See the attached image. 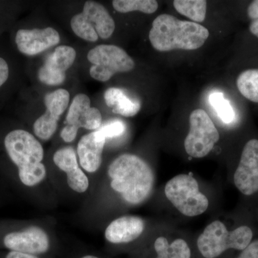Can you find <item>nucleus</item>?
I'll return each mask as SVG.
<instances>
[{
    "instance_id": "39448f33",
    "label": "nucleus",
    "mask_w": 258,
    "mask_h": 258,
    "mask_svg": "<svg viewBox=\"0 0 258 258\" xmlns=\"http://www.w3.org/2000/svg\"><path fill=\"white\" fill-rule=\"evenodd\" d=\"M73 32L80 38L88 42L98 41L109 38L114 32V20L101 3L87 1L83 11L74 15L71 20Z\"/></svg>"
},
{
    "instance_id": "aec40b11",
    "label": "nucleus",
    "mask_w": 258,
    "mask_h": 258,
    "mask_svg": "<svg viewBox=\"0 0 258 258\" xmlns=\"http://www.w3.org/2000/svg\"><path fill=\"white\" fill-rule=\"evenodd\" d=\"M173 5L179 14L189 18L194 23H202L206 18L208 4L205 0H175Z\"/></svg>"
},
{
    "instance_id": "9d476101",
    "label": "nucleus",
    "mask_w": 258,
    "mask_h": 258,
    "mask_svg": "<svg viewBox=\"0 0 258 258\" xmlns=\"http://www.w3.org/2000/svg\"><path fill=\"white\" fill-rule=\"evenodd\" d=\"M46 110L33 123L35 135L43 141L50 140L57 128L60 116L69 107L70 93L66 89H57L47 93L44 99Z\"/></svg>"
},
{
    "instance_id": "b1692460",
    "label": "nucleus",
    "mask_w": 258,
    "mask_h": 258,
    "mask_svg": "<svg viewBox=\"0 0 258 258\" xmlns=\"http://www.w3.org/2000/svg\"><path fill=\"white\" fill-rule=\"evenodd\" d=\"M13 79V67L10 60L0 54V93L6 89Z\"/></svg>"
},
{
    "instance_id": "a211bd4d",
    "label": "nucleus",
    "mask_w": 258,
    "mask_h": 258,
    "mask_svg": "<svg viewBox=\"0 0 258 258\" xmlns=\"http://www.w3.org/2000/svg\"><path fill=\"white\" fill-rule=\"evenodd\" d=\"M103 97L107 106L112 111L122 116H135L142 108L139 100L132 98L121 88H109L105 91Z\"/></svg>"
},
{
    "instance_id": "1a4fd4ad",
    "label": "nucleus",
    "mask_w": 258,
    "mask_h": 258,
    "mask_svg": "<svg viewBox=\"0 0 258 258\" xmlns=\"http://www.w3.org/2000/svg\"><path fill=\"white\" fill-rule=\"evenodd\" d=\"M102 120L101 111L91 106L89 97L79 93L74 97L69 106L66 125L61 131V138L66 143H71L77 137L79 128L98 130L101 127Z\"/></svg>"
},
{
    "instance_id": "f257e3e1",
    "label": "nucleus",
    "mask_w": 258,
    "mask_h": 258,
    "mask_svg": "<svg viewBox=\"0 0 258 258\" xmlns=\"http://www.w3.org/2000/svg\"><path fill=\"white\" fill-rule=\"evenodd\" d=\"M111 186L131 205H139L150 196L154 174L147 161L135 154H124L112 161L108 168Z\"/></svg>"
},
{
    "instance_id": "a878e982",
    "label": "nucleus",
    "mask_w": 258,
    "mask_h": 258,
    "mask_svg": "<svg viewBox=\"0 0 258 258\" xmlns=\"http://www.w3.org/2000/svg\"><path fill=\"white\" fill-rule=\"evenodd\" d=\"M237 258H258V240L250 242Z\"/></svg>"
},
{
    "instance_id": "c85d7f7f",
    "label": "nucleus",
    "mask_w": 258,
    "mask_h": 258,
    "mask_svg": "<svg viewBox=\"0 0 258 258\" xmlns=\"http://www.w3.org/2000/svg\"><path fill=\"white\" fill-rule=\"evenodd\" d=\"M249 31L254 36L258 37V19L251 22L250 25H249Z\"/></svg>"
},
{
    "instance_id": "6e6552de",
    "label": "nucleus",
    "mask_w": 258,
    "mask_h": 258,
    "mask_svg": "<svg viewBox=\"0 0 258 258\" xmlns=\"http://www.w3.org/2000/svg\"><path fill=\"white\" fill-rule=\"evenodd\" d=\"M219 140L220 134L208 113L200 108L191 112L189 134L184 140L188 155L194 158L206 157Z\"/></svg>"
},
{
    "instance_id": "2eb2a0df",
    "label": "nucleus",
    "mask_w": 258,
    "mask_h": 258,
    "mask_svg": "<svg viewBox=\"0 0 258 258\" xmlns=\"http://www.w3.org/2000/svg\"><path fill=\"white\" fill-rule=\"evenodd\" d=\"M56 166L67 175L69 187L78 193L86 192L89 187V180L80 167L77 155L72 147L61 148L53 155Z\"/></svg>"
},
{
    "instance_id": "20e7f679",
    "label": "nucleus",
    "mask_w": 258,
    "mask_h": 258,
    "mask_svg": "<svg viewBox=\"0 0 258 258\" xmlns=\"http://www.w3.org/2000/svg\"><path fill=\"white\" fill-rule=\"evenodd\" d=\"M253 237L247 226H241L229 231L221 221H215L207 226L198 240L200 253L206 258H216L229 249L243 250Z\"/></svg>"
},
{
    "instance_id": "412c9836",
    "label": "nucleus",
    "mask_w": 258,
    "mask_h": 258,
    "mask_svg": "<svg viewBox=\"0 0 258 258\" xmlns=\"http://www.w3.org/2000/svg\"><path fill=\"white\" fill-rule=\"evenodd\" d=\"M237 86L244 98L258 103V69H249L241 73L237 79Z\"/></svg>"
},
{
    "instance_id": "bb28decb",
    "label": "nucleus",
    "mask_w": 258,
    "mask_h": 258,
    "mask_svg": "<svg viewBox=\"0 0 258 258\" xmlns=\"http://www.w3.org/2000/svg\"><path fill=\"white\" fill-rule=\"evenodd\" d=\"M247 15L251 20H255L258 19V0L252 2L247 8Z\"/></svg>"
},
{
    "instance_id": "f3484780",
    "label": "nucleus",
    "mask_w": 258,
    "mask_h": 258,
    "mask_svg": "<svg viewBox=\"0 0 258 258\" xmlns=\"http://www.w3.org/2000/svg\"><path fill=\"white\" fill-rule=\"evenodd\" d=\"M145 229V222L141 217L123 216L115 219L105 231V237L111 243H128L138 239Z\"/></svg>"
},
{
    "instance_id": "7ed1b4c3",
    "label": "nucleus",
    "mask_w": 258,
    "mask_h": 258,
    "mask_svg": "<svg viewBox=\"0 0 258 258\" xmlns=\"http://www.w3.org/2000/svg\"><path fill=\"white\" fill-rule=\"evenodd\" d=\"M3 145L10 161L18 167L24 185L36 186L43 181L47 175L46 167L42 163L44 149L35 136L24 129H13L5 136Z\"/></svg>"
},
{
    "instance_id": "423d86ee",
    "label": "nucleus",
    "mask_w": 258,
    "mask_h": 258,
    "mask_svg": "<svg viewBox=\"0 0 258 258\" xmlns=\"http://www.w3.org/2000/svg\"><path fill=\"white\" fill-rule=\"evenodd\" d=\"M164 191L173 206L185 216H198L208 210V198L200 191L198 181L189 174L173 177L166 183Z\"/></svg>"
},
{
    "instance_id": "9b49d317",
    "label": "nucleus",
    "mask_w": 258,
    "mask_h": 258,
    "mask_svg": "<svg viewBox=\"0 0 258 258\" xmlns=\"http://www.w3.org/2000/svg\"><path fill=\"white\" fill-rule=\"evenodd\" d=\"M76 58V51L69 45H60L47 57L39 69L37 78L47 86H60L66 79V71Z\"/></svg>"
},
{
    "instance_id": "cd10ccee",
    "label": "nucleus",
    "mask_w": 258,
    "mask_h": 258,
    "mask_svg": "<svg viewBox=\"0 0 258 258\" xmlns=\"http://www.w3.org/2000/svg\"><path fill=\"white\" fill-rule=\"evenodd\" d=\"M6 258H38L33 254L21 253V252L11 251L7 255Z\"/></svg>"
},
{
    "instance_id": "dca6fc26",
    "label": "nucleus",
    "mask_w": 258,
    "mask_h": 258,
    "mask_svg": "<svg viewBox=\"0 0 258 258\" xmlns=\"http://www.w3.org/2000/svg\"><path fill=\"white\" fill-rule=\"evenodd\" d=\"M106 139L98 130L83 136L77 147L80 165L88 173H94L99 169L102 155Z\"/></svg>"
},
{
    "instance_id": "f8f14e48",
    "label": "nucleus",
    "mask_w": 258,
    "mask_h": 258,
    "mask_svg": "<svg viewBox=\"0 0 258 258\" xmlns=\"http://www.w3.org/2000/svg\"><path fill=\"white\" fill-rule=\"evenodd\" d=\"M14 42L17 50L26 56H35L55 46L60 36L55 29L19 28L15 32Z\"/></svg>"
},
{
    "instance_id": "0eeeda50",
    "label": "nucleus",
    "mask_w": 258,
    "mask_h": 258,
    "mask_svg": "<svg viewBox=\"0 0 258 258\" xmlns=\"http://www.w3.org/2000/svg\"><path fill=\"white\" fill-rule=\"evenodd\" d=\"M88 60L92 66L90 75L99 82H106L116 74L128 73L135 68V62L121 47L99 45L88 52Z\"/></svg>"
},
{
    "instance_id": "6ab92c4d",
    "label": "nucleus",
    "mask_w": 258,
    "mask_h": 258,
    "mask_svg": "<svg viewBox=\"0 0 258 258\" xmlns=\"http://www.w3.org/2000/svg\"><path fill=\"white\" fill-rule=\"evenodd\" d=\"M157 258H190L191 249L186 241L176 239L169 244L164 237H158L154 242Z\"/></svg>"
},
{
    "instance_id": "c756f323",
    "label": "nucleus",
    "mask_w": 258,
    "mask_h": 258,
    "mask_svg": "<svg viewBox=\"0 0 258 258\" xmlns=\"http://www.w3.org/2000/svg\"><path fill=\"white\" fill-rule=\"evenodd\" d=\"M82 258H99V257H96V256H93V255H86V256H84V257H83Z\"/></svg>"
},
{
    "instance_id": "f03ea898",
    "label": "nucleus",
    "mask_w": 258,
    "mask_h": 258,
    "mask_svg": "<svg viewBox=\"0 0 258 258\" xmlns=\"http://www.w3.org/2000/svg\"><path fill=\"white\" fill-rule=\"evenodd\" d=\"M209 35L208 29L200 24L162 14L153 21L149 38L156 50L169 52L197 50L203 46Z\"/></svg>"
},
{
    "instance_id": "ddd939ff",
    "label": "nucleus",
    "mask_w": 258,
    "mask_h": 258,
    "mask_svg": "<svg viewBox=\"0 0 258 258\" xmlns=\"http://www.w3.org/2000/svg\"><path fill=\"white\" fill-rule=\"evenodd\" d=\"M234 183L241 193L250 196L258 191V140L251 139L244 146L234 174Z\"/></svg>"
},
{
    "instance_id": "5701e85b",
    "label": "nucleus",
    "mask_w": 258,
    "mask_h": 258,
    "mask_svg": "<svg viewBox=\"0 0 258 258\" xmlns=\"http://www.w3.org/2000/svg\"><path fill=\"white\" fill-rule=\"evenodd\" d=\"M209 101L224 123L228 124L233 121L235 117V111L230 102L224 96L223 93H212L209 98Z\"/></svg>"
},
{
    "instance_id": "4468645a",
    "label": "nucleus",
    "mask_w": 258,
    "mask_h": 258,
    "mask_svg": "<svg viewBox=\"0 0 258 258\" xmlns=\"http://www.w3.org/2000/svg\"><path fill=\"white\" fill-rule=\"evenodd\" d=\"M3 242L10 250L33 255L45 253L50 248V239L47 232L37 226L10 232L5 235Z\"/></svg>"
},
{
    "instance_id": "393cba45",
    "label": "nucleus",
    "mask_w": 258,
    "mask_h": 258,
    "mask_svg": "<svg viewBox=\"0 0 258 258\" xmlns=\"http://www.w3.org/2000/svg\"><path fill=\"white\" fill-rule=\"evenodd\" d=\"M125 125L124 123L120 120H113V121L101 125L98 129L102 135L107 139L115 138L119 137L124 133Z\"/></svg>"
},
{
    "instance_id": "4be33fe9",
    "label": "nucleus",
    "mask_w": 258,
    "mask_h": 258,
    "mask_svg": "<svg viewBox=\"0 0 258 258\" xmlns=\"http://www.w3.org/2000/svg\"><path fill=\"white\" fill-rule=\"evenodd\" d=\"M113 8L120 13L139 11L145 14H153L157 12L159 4L155 0H114Z\"/></svg>"
}]
</instances>
